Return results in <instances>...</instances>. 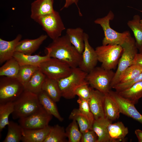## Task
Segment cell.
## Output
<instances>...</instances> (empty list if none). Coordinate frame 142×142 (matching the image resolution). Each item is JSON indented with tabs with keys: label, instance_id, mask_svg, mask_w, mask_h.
Listing matches in <instances>:
<instances>
[{
	"label": "cell",
	"instance_id": "obj_24",
	"mask_svg": "<svg viewBox=\"0 0 142 142\" xmlns=\"http://www.w3.org/2000/svg\"><path fill=\"white\" fill-rule=\"evenodd\" d=\"M37 95L40 104L45 110L59 121H63L64 119L59 112L55 103L56 102L42 91Z\"/></svg>",
	"mask_w": 142,
	"mask_h": 142
},
{
	"label": "cell",
	"instance_id": "obj_33",
	"mask_svg": "<svg viewBox=\"0 0 142 142\" xmlns=\"http://www.w3.org/2000/svg\"><path fill=\"white\" fill-rule=\"evenodd\" d=\"M69 118L72 120H75L77 121L82 134L90 129H92L88 120L79 109H73L71 112Z\"/></svg>",
	"mask_w": 142,
	"mask_h": 142
},
{
	"label": "cell",
	"instance_id": "obj_40",
	"mask_svg": "<svg viewBox=\"0 0 142 142\" xmlns=\"http://www.w3.org/2000/svg\"><path fill=\"white\" fill-rule=\"evenodd\" d=\"M98 137L92 129L82 134L81 142H98Z\"/></svg>",
	"mask_w": 142,
	"mask_h": 142
},
{
	"label": "cell",
	"instance_id": "obj_8",
	"mask_svg": "<svg viewBox=\"0 0 142 142\" xmlns=\"http://www.w3.org/2000/svg\"><path fill=\"white\" fill-rule=\"evenodd\" d=\"M38 67L46 77L56 80L67 77L72 70V68L65 62L52 57L41 63Z\"/></svg>",
	"mask_w": 142,
	"mask_h": 142
},
{
	"label": "cell",
	"instance_id": "obj_11",
	"mask_svg": "<svg viewBox=\"0 0 142 142\" xmlns=\"http://www.w3.org/2000/svg\"><path fill=\"white\" fill-rule=\"evenodd\" d=\"M53 116L48 113L42 105L30 115L18 120L19 125L24 129L43 128L48 125Z\"/></svg>",
	"mask_w": 142,
	"mask_h": 142
},
{
	"label": "cell",
	"instance_id": "obj_36",
	"mask_svg": "<svg viewBox=\"0 0 142 142\" xmlns=\"http://www.w3.org/2000/svg\"><path fill=\"white\" fill-rule=\"evenodd\" d=\"M141 72V68L137 65L132 64L123 73L120 77L119 83L131 81L136 78Z\"/></svg>",
	"mask_w": 142,
	"mask_h": 142
},
{
	"label": "cell",
	"instance_id": "obj_17",
	"mask_svg": "<svg viewBox=\"0 0 142 142\" xmlns=\"http://www.w3.org/2000/svg\"><path fill=\"white\" fill-rule=\"evenodd\" d=\"M22 38V35L19 34L11 41H6L0 38V64L13 57L16 47Z\"/></svg>",
	"mask_w": 142,
	"mask_h": 142
},
{
	"label": "cell",
	"instance_id": "obj_45",
	"mask_svg": "<svg viewBox=\"0 0 142 142\" xmlns=\"http://www.w3.org/2000/svg\"><path fill=\"white\" fill-rule=\"evenodd\" d=\"M140 22L141 23V25H142V19L140 20Z\"/></svg>",
	"mask_w": 142,
	"mask_h": 142
},
{
	"label": "cell",
	"instance_id": "obj_39",
	"mask_svg": "<svg viewBox=\"0 0 142 142\" xmlns=\"http://www.w3.org/2000/svg\"><path fill=\"white\" fill-rule=\"evenodd\" d=\"M142 81V72L133 80L127 82L119 83L113 88L117 92H119L127 89L137 82Z\"/></svg>",
	"mask_w": 142,
	"mask_h": 142
},
{
	"label": "cell",
	"instance_id": "obj_12",
	"mask_svg": "<svg viewBox=\"0 0 142 142\" xmlns=\"http://www.w3.org/2000/svg\"><path fill=\"white\" fill-rule=\"evenodd\" d=\"M88 39V35L85 33V47L82 54L81 60L78 67L81 70L87 73L96 67L98 61L96 51L90 44Z\"/></svg>",
	"mask_w": 142,
	"mask_h": 142
},
{
	"label": "cell",
	"instance_id": "obj_18",
	"mask_svg": "<svg viewBox=\"0 0 142 142\" xmlns=\"http://www.w3.org/2000/svg\"><path fill=\"white\" fill-rule=\"evenodd\" d=\"M52 126L48 125L40 129L24 130L21 141L23 142H44L48 135Z\"/></svg>",
	"mask_w": 142,
	"mask_h": 142
},
{
	"label": "cell",
	"instance_id": "obj_7",
	"mask_svg": "<svg viewBox=\"0 0 142 142\" xmlns=\"http://www.w3.org/2000/svg\"><path fill=\"white\" fill-rule=\"evenodd\" d=\"M34 20L42 27L47 35L53 40L61 36L62 32L65 29L59 13L55 11Z\"/></svg>",
	"mask_w": 142,
	"mask_h": 142
},
{
	"label": "cell",
	"instance_id": "obj_5",
	"mask_svg": "<svg viewBox=\"0 0 142 142\" xmlns=\"http://www.w3.org/2000/svg\"><path fill=\"white\" fill-rule=\"evenodd\" d=\"M121 46L123 52L118 63L117 69L111 82L110 89L119 83L121 75L127 68L133 64L135 57L138 53L136 42L131 36Z\"/></svg>",
	"mask_w": 142,
	"mask_h": 142
},
{
	"label": "cell",
	"instance_id": "obj_19",
	"mask_svg": "<svg viewBox=\"0 0 142 142\" xmlns=\"http://www.w3.org/2000/svg\"><path fill=\"white\" fill-rule=\"evenodd\" d=\"M13 57L17 60L20 66L30 65L39 66L40 64L50 58L48 54L42 56L39 55L27 54L15 51Z\"/></svg>",
	"mask_w": 142,
	"mask_h": 142
},
{
	"label": "cell",
	"instance_id": "obj_20",
	"mask_svg": "<svg viewBox=\"0 0 142 142\" xmlns=\"http://www.w3.org/2000/svg\"><path fill=\"white\" fill-rule=\"evenodd\" d=\"M111 121L105 117L94 120L92 129L98 136V142H111L108 126Z\"/></svg>",
	"mask_w": 142,
	"mask_h": 142
},
{
	"label": "cell",
	"instance_id": "obj_13",
	"mask_svg": "<svg viewBox=\"0 0 142 142\" xmlns=\"http://www.w3.org/2000/svg\"><path fill=\"white\" fill-rule=\"evenodd\" d=\"M109 93L118 105L120 113L131 117L142 124V115L135 105L120 95L116 92L110 90Z\"/></svg>",
	"mask_w": 142,
	"mask_h": 142
},
{
	"label": "cell",
	"instance_id": "obj_4",
	"mask_svg": "<svg viewBox=\"0 0 142 142\" xmlns=\"http://www.w3.org/2000/svg\"><path fill=\"white\" fill-rule=\"evenodd\" d=\"M114 17L113 13L110 11L105 16L98 18L94 21L95 23L100 25L103 30L104 37L102 40V45L109 44L121 46L131 36L128 31L119 33L110 27V22Z\"/></svg>",
	"mask_w": 142,
	"mask_h": 142
},
{
	"label": "cell",
	"instance_id": "obj_3",
	"mask_svg": "<svg viewBox=\"0 0 142 142\" xmlns=\"http://www.w3.org/2000/svg\"><path fill=\"white\" fill-rule=\"evenodd\" d=\"M87 74L77 67L72 68L71 73L67 77L57 80L62 96L66 99L74 98L77 88L83 84H88L86 79Z\"/></svg>",
	"mask_w": 142,
	"mask_h": 142
},
{
	"label": "cell",
	"instance_id": "obj_35",
	"mask_svg": "<svg viewBox=\"0 0 142 142\" xmlns=\"http://www.w3.org/2000/svg\"><path fill=\"white\" fill-rule=\"evenodd\" d=\"M78 126L77 121L73 120L66 128L65 131L68 142L81 141L82 133L79 129Z\"/></svg>",
	"mask_w": 142,
	"mask_h": 142
},
{
	"label": "cell",
	"instance_id": "obj_21",
	"mask_svg": "<svg viewBox=\"0 0 142 142\" xmlns=\"http://www.w3.org/2000/svg\"><path fill=\"white\" fill-rule=\"evenodd\" d=\"M66 33L72 44L82 54L85 47V32L83 29L80 27L68 28L67 29Z\"/></svg>",
	"mask_w": 142,
	"mask_h": 142
},
{
	"label": "cell",
	"instance_id": "obj_30",
	"mask_svg": "<svg viewBox=\"0 0 142 142\" xmlns=\"http://www.w3.org/2000/svg\"><path fill=\"white\" fill-rule=\"evenodd\" d=\"M140 16L135 15L132 20L128 22L127 24L133 33L138 48L142 44V25L140 23Z\"/></svg>",
	"mask_w": 142,
	"mask_h": 142
},
{
	"label": "cell",
	"instance_id": "obj_2",
	"mask_svg": "<svg viewBox=\"0 0 142 142\" xmlns=\"http://www.w3.org/2000/svg\"><path fill=\"white\" fill-rule=\"evenodd\" d=\"M13 103L14 109L12 114L14 119L27 116L42 106L39 103L38 95L26 89Z\"/></svg>",
	"mask_w": 142,
	"mask_h": 142
},
{
	"label": "cell",
	"instance_id": "obj_28",
	"mask_svg": "<svg viewBox=\"0 0 142 142\" xmlns=\"http://www.w3.org/2000/svg\"><path fill=\"white\" fill-rule=\"evenodd\" d=\"M8 131L3 142H19L21 141L24 129L19 125L13 121H9Z\"/></svg>",
	"mask_w": 142,
	"mask_h": 142
},
{
	"label": "cell",
	"instance_id": "obj_42",
	"mask_svg": "<svg viewBox=\"0 0 142 142\" xmlns=\"http://www.w3.org/2000/svg\"><path fill=\"white\" fill-rule=\"evenodd\" d=\"M133 64L137 65L142 68V55L137 53L134 58Z\"/></svg>",
	"mask_w": 142,
	"mask_h": 142
},
{
	"label": "cell",
	"instance_id": "obj_31",
	"mask_svg": "<svg viewBox=\"0 0 142 142\" xmlns=\"http://www.w3.org/2000/svg\"><path fill=\"white\" fill-rule=\"evenodd\" d=\"M39 69L38 66L30 65L20 66L17 79L25 89L34 72Z\"/></svg>",
	"mask_w": 142,
	"mask_h": 142
},
{
	"label": "cell",
	"instance_id": "obj_10",
	"mask_svg": "<svg viewBox=\"0 0 142 142\" xmlns=\"http://www.w3.org/2000/svg\"><path fill=\"white\" fill-rule=\"evenodd\" d=\"M24 90L16 78L6 76L0 78V104L13 102Z\"/></svg>",
	"mask_w": 142,
	"mask_h": 142
},
{
	"label": "cell",
	"instance_id": "obj_43",
	"mask_svg": "<svg viewBox=\"0 0 142 142\" xmlns=\"http://www.w3.org/2000/svg\"><path fill=\"white\" fill-rule=\"evenodd\" d=\"M134 133L138 141L142 142V130L139 129H137L135 130Z\"/></svg>",
	"mask_w": 142,
	"mask_h": 142
},
{
	"label": "cell",
	"instance_id": "obj_15",
	"mask_svg": "<svg viewBox=\"0 0 142 142\" xmlns=\"http://www.w3.org/2000/svg\"><path fill=\"white\" fill-rule=\"evenodd\" d=\"M47 37V35L42 34L36 39H26L21 40L16 47V51L32 55L39 48Z\"/></svg>",
	"mask_w": 142,
	"mask_h": 142
},
{
	"label": "cell",
	"instance_id": "obj_44",
	"mask_svg": "<svg viewBox=\"0 0 142 142\" xmlns=\"http://www.w3.org/2000/svg\"><path fill=\"white\" fill-rule=\"evenodd\" d=\"M138 49H139V53L142 55V44Z\"/></svg>",
	"mask_w": 142,
	"mask_h": 142
},
{
	"label": "cell",
	"instance_id": "obj_14",
	"mask_svg": "<svg viewBox=\"0 0 142 142\" xmlns=\"http://www.w3.org/2000/svg\"><path fill=\"white\" fill-rule=\"evenodd\" d=\"M105 95L104 93L91 88L90 95L88 101L95 120L105 117L104 110Z\"/></svg>",
	"mask_w": 142,
	"mask_h": 142
},
{
	"label": "cell",
	"instance_id": "obj_25",
	"mask_svg": "<svg viewBox=\"0 0 142 142\" xmlns=\"http://www.w3.org/2000/svg\"><path fill=\"white\" fill-rule=\"evenodd\" d=\"M117 92L121 96L135 105L142 97V81L135 83L127 89Z\"/></svg>",
	"mask_w": 142,
	"mask_h": 142
},
{
	"label": "cell",
	"instance_id": "obj_26",
	"mask_svg": "<svg viewBox=\"0 0 142 142\" xmlns=\"http://www.w3.org/2000/svg\"><path fill=\"white\" fill-rule=\"evenodd\" d=\"M42 90L55 102H59L62 97L57 80L46 77Z\"/></svg>",
	"mask_w": 142,
	"mask_h": 142
},
{
	"label": "cell",
	"instance_id": "obj_27",
	"mask_svg": "<svg viewBox=\"0 0 142 142\" xmlns=\"http://www.w3.org/2000/svg\"><path fill=\"white\" fill-rule=\"evenodd\" d=\"M46 77L45 75L39 69L33 74L24 89L38 94L42 91V86Z\"/></svg>",
	"mask_w": 142,
	"mask_h": 142
},
{
	"label": "cell",
	"instance_id": "obj_41",
	"mask_svg": "<svg viewBox=\"0 0 142 142\" xmlns=\"http://www.w3.org/2000/svg\"><path fill=\"white\" fill-rule=\"evenodd\" d=\"M79 1V0H65V3L61 10H62L64 8H68L73 4H74L78 8L79 16H82V14L78 5Z\"/></svg>",
	"mask_w": 142,
	"mask_h": 142
},
{
	"label": "cell",
	"instance_id": "obj_29",
	"mask_svg": "<svg viewBox=\"0 0 142 142\" xmlns=\"http://www.w3.org/2000/svg\"><path fill=\"white\" fill-rule=\"evenodd\" d=\"M20 65L13 57L6 62L0 68V76L17 78Z\"/></svg>",
	"mask_w": 142,
	"mask_h": 142
},
{
	"label": "cell",
	"instance_id": "obj_38",
	"mask_svg": "<svg viewBox=\"0 0 142 142\" xmlns=\"http://www.w3.org/2000/svg\"><path fill=\"white\" fill-rule=\"evenodd\" d=\"M88 84H83L75 90V94L79 98L88 101L89 98L91 88L89 87Z\"/></svg>",
	"mask_w": 142,
	"mask_h": 142
},
{
	"label": "cell",
	"instance_id": "obj_16",
	"mask_svg": "<svg viewBox=\"0 0 142 142\" xmlns=\"http://www.w3.org/2000/svg\"><path fill=\"white\" fill-rule=\"evenodd\" d=\"M54 0H35L31 4V18L34 20L40 16L53 12Z\"/></svg>",
	"mask_w": 142,
	"mask_h": 142
},
{
	"label": "cell",
	"instance_id": "obj_22",
	"mask_svg": "<svg viewBox=\"0 0 142 142\" xmlns=\"http://www.w3.org/2000/svg\"><path fill=\"white\" fill-rule=\"evenodd\" d=\"M108 129L111 142H117L123 140L129 133L128 128L121 121L108 124Z\"/></svg>",
	"mask_w": 142,
	"mask_h": 142
},
{
	"label": "cell",
	"instance_id": "obj_32",
	"mask_svg": "<svg viewBox=\"0 0 142 142\" xmlns=\"http://www.w3.org/2000/svg\"><path fill=\"white\" fill-rule=\"evenodd\" d=\"M67 138L64 127L57 124L52 126L49 133L44 142H66L68 141Z\"/></svg>",
	"mask_w": 142,
	"mask_h": 142
},
{
	"label": "cell",
	"instance_id": "obj_9",
	"mask_svg": "<svg viewBox=\"0 0 142 142\" xmlns=\"http://www.w3.org/2000/svg\"><path fill=\"white\" fill-rule=\"evenodd\" d=\"M95 50L101 67L107 70L114 69L118 64L123 49L119 45L108 44L97 47Z\"/></svg>",
	"mask_w": 142,
	"mask_h": 142
},
{
	"label": "cell",
	"instance_id": "obj_34",
	"mask_svg": "<svg viewBox=\"0 0 142 142\" xmlns=\"http://www.w3.org/2000/svg\"><path fill=\"white\" fill-rule=\"evenodd\" d=\"M14 109L13 102L0 104V132L2 131L9 122L8 118Z\"/></svg>",
	"mask_w": 142,
	"mask_h": 142
},
{
	"label": "cell",
	"instance_id": "obj_6",
	"mask_svg": "<svg viewBox=\"0 0 142 142\" xmlns=\"http://www.w3.org/2000/svg\"><path fill=\"white\" fill-rule=\"evenodd\" d=\"M115 74L112 70L95 67L88 73L86 79L92 88L105 94L110 90V84Z\"/></svg>",
	"mask_w": 142,
	"mask_h": 142
},
{
	"label": "cell",
	"instance_id": "obj_1",
	"mask_svg": "<svg viewBox=\"0 0 142 142\" xmlns=\"http://www.w3.org/2000/svg\"><path fill=\"white\" fill-rule=\"evenodd\" d=\"M45 49L50 57L65 62L72 68L78 67L81 62L82 54L72 44L66 34L53 40Z\"/></svg>",
	"mask_w": 142,
	"mask_h": 142
},
{
	"label": "cell",
	"instance_id": "obj_23",
	"mask_svg": "<svg viewBox=\"0 0 142 142\" xmlns=\"http://www.w3.org/2000/svg\"><path fill=\"white\" fill-rule=\"evenodd\" d=\"M105 94L104 110L105 117L111 121L115 120L120 116L119 106L109 93Z\"/></svg>",
	"mask_w": 142,
	"mask_h": 142
},
{
	"label": "cell",
	"instance_id": "obj_37",
	"mask_svg": "<svg viewBox=\"0 0 142 142\" xmlns=\"http://www.w3.org/2000/svg\"><path fill=\"white\" fill-rule=\"evenodd\" d=\"M77 102L79 105V109L87 119L92 128V125L95 119L90 109L88 101L79 98Z\"/></svg>",
	"mask_w": 142,
	"mask_h": 142
}]
</instances>
